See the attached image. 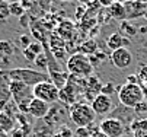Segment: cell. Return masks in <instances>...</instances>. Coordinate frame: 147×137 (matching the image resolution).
<instances>
[{
    "label": "cell",
    "instance_id": "ba28073f",
    "mask_svg": "<svg viewBox=\"0 0 147 137\" xmlns=\"http://www.w3.org/2000/svg\"><path fill=\"white\" fill-rule=\"evenodd\" d=\"M133 60H134L133 53L128 48H119V50L111 53V61L119 70L128 69L133 64Z\"/></svg>",
    "mask_w": 147,
    "mask_h": 137
},
{
    "label": "cell",
    "instance_id": "44dd1931",
    "mask_svg": "<svg viewBox=\"0 0 147 137\" xmlns=\"http://www.w3.org/2000/svg\"><path fill=\"white\" fill-rule=\"evenodd\" d=\"M10 16V3L0 0V21H6Z\"/></svg>",
    "mask_w": 147,
    "mask_h": 137
},
{
    "label": "cell",
    "instance_id": "4fadbf2b",
    "mask_svg": "<svg viewBox=\"0 0 147 137\" xmlns=\"http://www.w3.org/2000/svg\"><path fill=\"white\" fill-rule=\"evenodd\" d=\"M51 109V105L44 102V101H41V99H36V98H34V99L31 101L29 104V108H28V114L31 117H34V118L36 120H44L45 117L48 115Z\"/></svg>",
    "mask_w": 147,
    "mask_h": 137
},
{
    "label": "cell",
    "instance_id": "d590c367",
    "mask_svg": "<svg viewBox=\"0 0 147 137\" xmlns=\"http://www.w3.org/2000/svg\"><path fill=\"white\" fill-rule=\"evenodd\" d=\"M144 18L147 19V3H146V10H144Z\"/></svg>",
    "mask_w": 147,
    "mask_h": 137
},
{
    "label": "cell",
    "instance_id": "277c9868",
    "mask_svg": "<svg viewBox=\"0 0 147 137\" xmlns=\"http://www.w3.org/2000/svg\"><path fill=\"white\" fill-rule=\"evenodd\" d=\"M66 67L71 76L83 77V79L92 76L93 73V64L90 63V58L82 53L71 54L66 63Z\"/></svg>",
    "mask_w": 147,
    "mask_h": 137
},
{
    "label": "cell",
    "instance_id": "484cf974",
    "mask_svg": "<svg viewBox=\"0 0 147 137\" xmlns=\"http://www.w3.org/2000/svg\"><path fill=\"white\" fill-rule=\"evenodd\" d=\"M53 137H73V131L67 126H60L55 133H53Z\"/></svg>",
    "mask_w": 147,
    "mask_h": 137
},
{
    "label": "cell",
    "instance_id": "cb8c5ba5",
    "mask_svg": "<svg viewBox=\"0 0 147 137\" xmlns=\"http://www.w3.org/2000/svg\"><path fill=\"white\" fill-rule=\"evenodd\" d=\"M136 32H137V29H136L133 25H130L128 21L121 22V34H122L124 36H133Z\"/></svg>",
    "mask_w": 147,
    "mask_h": 137
},
{
    "label": "cell",
    "instance_id": "d6986e66",
    "mask_svg": "<svg viewBox=\"0 0 147 137\" xmlns=\"http://www.w3.org/2000/svg\"><path fill=\"white\" fill-rule=\"evenodd\" d=\"M15 127V121H13V117H10L9 114L0 111V131L7 133L12 131Z\"/></svg>",
    "mask_w": 147,
    "mask_h": 137
},
{
    "label": "cell",
    "instance_id": "d6a6232c",
    "mask_svg": "<svg viewBox=\"0 0 147 137\" xmlns=\"http://www.w3.org/2000/svg\"><path fill=\"white\" fill-rule=\"evenodd\" d=\"M98 2H99V5L102 6V7H109V6H112L115 2H117V0H98Z\"/></svg>",
    "mask_w": 147,
    "mask_h": 137
},
{
    "label": "cell",
    "instance_id": "ffe728a7",
    "mask_svg": "<svg viewBox=\"0 0 147 137\" xmlns=\"http://www.w3.org/2000/svg\"><path fill=\"white\" fill-rule=\"evenodd\" d=\"M79 50H80L82 54H85V55L90 57V55L96 54V51H98V45H96V43H95L93 40H88L86 43H83V44L80 45Z\"/></svg>",
    "mask_w": 147,
    "mask_h": 137
},
{
    "label": "cell",
    "instance_id": "ac0fdd59",
    "mask_svg": "<svg viewBox=\"0 0 147 137\" xmlns=\"http://www.w3.org/2000/svg\"><path fill=\"white\" fill-rule=\"evenodd\" d=\"M108 10H109V15H111L112 19H117V21H121V22L127 21V16H125V9H124V5H122V3L115 2L112 6L108 7Z\"/></svg>",
    "mask_w": 147,
    "mask_h": 137
},
{
    "label": "cell",
    "instance_id": "83f0119b",
    "mask_svg": "<svg viewBox=\"0 0 147 137\" xmlns=\"http://www.w3.org/2000/svg\"><path fill=\"white\" fill-rule=\"evenodd\" d=\"M134 114L138 118H143V114H147V101H143L140 105L134 108Z\"/></svg>",
    "mask_w": 147,
    "mask_h": 137
},
{
    "label": "cell",
    "instance_id": "8d00e7d4",
    "mask_svg": "<svg viewBox=\"0 0 147 137\" xmlns=\"http://www.w3.org/2000/svg\"><path fill=\"white\" fill-rule=\"evenodd\" d=\"M0 137H7V136H6V133H3V131H0Z\"/></svg>",
    "mask_w": 147,
    "mask_h": 137
},
{
    "label": "cell",
    "instance_id": "4316f807",
    "mask_svg": "<svg viewBox=\"0 0 147 137\" xmlns=\"http://www.w3.org/2000/svg\"><path fill=\"white\" fill-rule=\"evenodd\" d=\"M24 13H25L24 5H20L19 2L10 3V15H13V16H22Z\"/></svg>",
    "mask_w": 147,
    "mask_h": 137
},
{
    "label": "cell",
    "instance_id": "e0dca14e",
    "mask_svg": "<svg viewBox=\"0 0 147 137\" xmlns=\"http://www.w3.org/2000/svg\"><path fill=\"white\" fill-rule=\"evenodd\" d=\"M130 131L134 137H147V118H137L133 121Z\"/></svg>",
    "mask_w": 147,
    "mask_h": 137
},
{
    "label": "cell",
    "instance_id": "9c48e42d",
    "mask_svg": "<svg viewBox=\"0 0 147 137\" xmlns=\"http://www.w3.org/2000/svg\"><path fill=\"white\" fill-rule=\"evenodd\" d=\"M90 105H92V108H93L96 115H108L114 109V104H112L111 96L103 95V93L96 95L95 99L90 102Z\"/></svg>",
    "mask_w": 147,
    "mask_h": 137
},
{
    "label": "cell",
    "instance_id": "74e56055",
    "mask_svg": "<svg viewBox=\"0 0 147 137\" xmlns=\"http://www.w3.org/2000/svg\"><path fill=\"white\" fill-rule=\"evenodd\" d=\"M5 2H7V3H13V2H18V0H5Z\"/></svg>",
    "mask_w": 147,
    "mask_h": 137
},
{
    "label": "cell",
    "instance_id": "9a60e30c",
    "mask_svg": "<svg viewBox=\"0 0 147 137\" xmlns=\"http://www.w3.org/2000/svg\"><path fill=\"white\" fill-rule=\"evenodd\" d=\"M107 45L109 50L112 51H117L119 48H127V45H130V40L128 38H125L122 34L119 32H114L108 36V40H107Z\"/></svg>",
    "mask_w": 147,
    "mask_h": 137
},
{
    "label": "cell",
    "instance_id": "f35d334b",
    "mask_svg": "<svg viewBox=\"0 0 147 137\" xmlns=\"http://www.w3.org/2000/svg\"><path fill=\"white\" fill-rule=\"evenodd\" d=\"M117 2H119V3H125V2H128V0H117Z\"/></svg>",
    "mask_w": 147,
    "mask_h": 137
},
{
    "label": "cell",
    "instance_id": "603a6c76",
    "mask_svg": "<svg viewBox=\"0 0 147 137\" xmlns=\"http://www.w3.org/2000/svg\"><path fill=\"white\" fill-rule=\"evenodd\" d=\"M137 82L143 89H147V66L141 67L140 72L137 73Z\"/></svg>",
    "mask_w": 147,
    "mask_h": 137
},
{
    "label": "cell",
    "instance_id": "3957f363",
    "mask_svg": "<svg viewBox=\"0 0 147 137\" xmlns=\"http://www.w3.org/2000/svg\"><path fill=\"white\" fill-rule=\"evenodd\" d=\"M69 117H70L71 123L76 124L77 127H89L90 124H93V121L96 118V114H95L90 104L76 102L73 107H70Z\"/></svg>",
    "mask_w": 147,
    "mask_h": 137
},
{
    "label": "cell",
    "instance_id": "4dcf8cb0",
    "mask_svg": "<svg viewBox=\"0 0 147 137\" xmlns=\"http://www.w3.org/2000/svg\"><path fill=\"white\" fill-rule=\"evenodd\" d=\"M19 40H20V44H22V47H24V50L25 48H28L32 43H31V40H29V36L28 35H20V38H19Z\"/></svg>",
    "mask_w": 147,
    "mask_h": 137
},
{
    "label": "cell",
    "instance_id": "5b68a950",
    "mask_svg": "<svg viewBox=\"0 0 147 137\" xmlns=\"http://www.w3.org/2000/svg\"><path fill=\"white\" fill-rule=\"evenodd\" d=\"M10 92H12V99H13L15 105L18 107L19 112L28 114L29 104L34 99L32 88L20 83V82H12L10 83Z\"/></svg>",
    "mask_w": 147,
    "mask_h": 137
},
{
    "label": "cell",
    "instance_id": "f546056e",
    "mask_svg": "<svg viewBox=\"0 0 147 137\" xmlns=\"http://www.w3.org/2000/svg\"><path fill=\"white\" fill-rule=\"evenodd\" d=\"M28 50H29L32 54H35V55H39L41 53H42V47H41V44H38V43H32V44L28 47Z\"/></svg>",
    "mask_w": 147,
    "mask_h": 137
},
{
    "label": "cell",
    "instance_id": "ab89813d",
    "mask_svg": "<svg viewBox=\"0 0 147 137\" xmlns=\"http://www.w3.org/2000/svg\"><path fill=\"white\" fill-rule=\"evenodd\" d=\"M60 2H66V3H69V2H71V0H60Z\"/></svg>",
    "mask_w": 147,
    "mask_h": 137
},
{
    "label": "cell",
    "instance_id": "7c38bea8",
    "mask_svg": "<svg viewBox=\"0 0 147 137\" xmlns=\"http://www.w3.org/2000/svg\"><path fill=\"white\" fill-rule=\"evenodd\" d=\"M77 88L74 86L73 82H67L66 86H63L60 89V95H58V101L64 105V107H73L76 104V99H77Z\"/></svg>",
    "mask_w": 147,
    "mask_h": 137
},
{
    "label": "cell",
    "instance_id": "f1b7e54d",
    "mask_svg": "<svg viewBox=\"0 0 147 137\" xmlns=\"http://www.w3.org/2000/svg\"><path fill=\"white\" fill-rule=\"evenodd\" d=\"M114 92H115V86H114V83H112V82H108V83L102 85L100 93H103V95H108V96H111V95H114Z\"/></svg>",
    "mask_w": 147,
    "mask_h": 137
},
{
    "label": "cell",
    "instance_id": "1f68e13d",
    "mask_svg": "<svg viewBox=\"0 0 147 137\" xmlns=\"http://www.w3.org/2000/svg\"><path fill=\"white\" fill-rule=\"evenodd\" d=\"M24 55H25V57L28 58V61H35V58L38 57V55L32 54V53H31V51H29L28 48H25V50H24Z\"/></svg>",
    "mask_w": 147,
    "mask_h": 137
},
{
    "label": "cell",
    "instance_id": "60d3db41",
    "mask_svg": "<svg viewBox=\"0 0 147 137\" xmlns=\"http://www.w3.org/2000/svg\"><path fill=\"white\" fill-rule=\"evenodd\" d=\"M3 74V70H0V76H2Z\"/></svg>",
    "mask_w": 147,
    "mask_h": 137
},
{
    "label": "cell",
    "instance_id": "7a4b0ae2",
    "mask_svg": "<svg viewBox=\"0 0 147 137\" xmlns=\"http://www.w3.org/2000/svg\"><path fill=\"white\" fill-rule=\"evenodd\" d=\"M6 74L9 76L12 82H20L31 88H34L41 82L50 80V74L44 72H36L32 69H12V70H6Z\"/></svg>",
    "mask_w": 147,
    "mask_h": 137
},
{
    "label": "cell",
    "instance_id": "e575fe53",
    "mask_svg": "<svg viewBox=\"0 0 147 137\" xmlns=\"http://www.w3.org/2000/svg\"><path fill=\"white\" fill-rule=\"evenodd\" d=\"M79 2H82L83 5H86V6H89V5H92L93 2H96V0H79Z\"/></svg>",
    "mask_w": 147,
    "mask_h": 137
},
{
    "label": "cell",
    "instance_id": "7402d4cb",
    "mask_svg": "<svg viewBox=\"0 0 147 137\" xmlns=\"http://www.w3.org/2000/svg\"><path fill=\"white\" fill-rule=\"evenodd\" d=\"M0 54L3 57H10L13 54V44L9 41H0Z\"/></svg>",
    "mask_w": 147,
    "mask_h": 137
},
{
    "label": "cell",
    "instance_id": "836d02e7",
    "mask_svg": "<svg viewBox=\"0 0 147 137\" xmlns=\"http://www.w3.org/2000/svg\"><path fill=\"white\" fill-rule=\"evenodd\" d=\"M90 137H108V136H107V134H103L100 130H96V131H95V133H93Z\"/></svg>",
    "mask_w": 147,
    "mask_h": 137
},
{
    "label": "cell",
    "instance_id": "52a82bcc",
    "mask_svg": "<svg viewBox=\"0 0 147 137\" xmlns=\"http://www.w3.org/2000/svg\"><path fill=\"white\" fill-rule=\"evenodd\" d=\"M99 130L103 133V134H107L108 137H122L125 134V126L115 120V118H105L100 124H99Z\"/></svg>",
    "mask_w": 147,
    "mask_h": 137
},
{
    "label": "cell",
    "instance_id": "8992f818",
    "mask_svg": "<svg viewBox=\"0 0 147 137\" xmlns=\"http://www.w3.org/2000/svg\"><path fill=\"white\" fill-rule=\"evenodd\" d=\"M32 93H34V98L41 99V101H44V102L51 105V104L58 101L60 89L51 80H47V82H41V83L35 85L32 88Z\"/></svg>",
    "mask_w": 147,
    "mask_h": 137
},
{
    "label": "cell",
    "instance_id": "d4e9b609",
    "mask_svg": "<svg viewBox=\"0 0 147 137\" xmlns=\"http://www.w3.org/2000/svg\"><path fill=\"white\" fill-rule=\"evenodd\" d=\"M41 70H47L48 69V57L44 54V53H41L36 58H35V61H34Z\"/></svg>",
    "mask_w": 147,
    "mask_h": 137
},
{
    "label": "cell",
    "instance_id": "30bf717a",
    "mask_svg": "<svg viewBox=\"0 0 147 137\" xmlns=\"http://www.w3.org/2000/svg\"><path fill=\"white\" fill-rule=\"evenodd\" d=\"M109 118H115V120L121 121L124 126H128V127H131L133 121L137 120L136 118V114H134V109L127 108V107H124L121 104L117 108L112 109V112L109 114Z\"/></svg>",
    "mask_w": 147,
    "mask_h": 137
},
{
    "label": "cell",
    "instance_id": "6da1fadb",
    "mask_svg": "<svg viewBox=\"0 0 147 137\" xmlns=\"http://www.w3.org/2000/svg\"><path fill=\"white\" fill-rule=\"evenodd\" d=\"M117 96L121 105L131 109H134L137 105L146 101L143 88L138 83H130V82H125L122 86L117 89Z\"/></svg>",
    "mask_w": 147,
    "mask_h": 137
},
{
    "label": "cell",
    "instance_id": "5bb4252c",
    "mask_svg": "<svg viewBox=\"0 0 147 137\" xmlns=\"http://www.w3.org/2000/svg\"><path fill=\"white\" fill-rule=\"evenodd\" d=\"M10 83L12 80L6 74V70H3V74L0 76V111L10 102L12 99V92H10Z\"/></svg>",
    "mask_w": 147,
    "mask_h": 137
},
{
    "label": "cell",
    "instance_id": "8fae6325",
    "mask_svg": "<svg viewBox=\"0 0 147 137\" xmlns=\"http://www.w3.org/2000/svg\"><path fill=\"white\" fill-rule=\"evenodd\" d=\"M125 9V16L127 21H133V19H138L144 16L146 10V3L143 0H128V2L122 3Z\"/></svg>",
    "mask_w": 147,
    "mask_h": 137
},
{
    "label": "cell",
    "instance_id": "2e32d148",
    "mask_svg": "<svg viewBox=\"0 0 147 137\" xmlns=\"http://www.w3.org/2000/svg\"><path fill=\"white\" fill-rule=\"evenodd\" d=\"M66 108L67 107H57V105H54V107H51V109H50V112H48V115L45 117V123H47V126L48 127H51V126H54V124H60L61 123V118L64 117V114H66Z\"/></svg>",
    "mask_w": 147,
    "mask_h": 137
}]
</instances>
